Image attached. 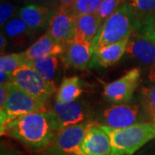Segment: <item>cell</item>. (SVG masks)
Instances as JSON below:
<instances>
[{
	"mask_svg": "<svg viewBox=\"0 0 155 155\" xmlns=\"http://www.w3.org/2000/svg\"><path fill=\"white\" fill-rule=\"evenodd\" d=\"M82 151L84 155H110V138L102 125L95 123L89 129L82 143Z\"/></svg>",
	"mask_w": 155,
	"mask_h": 155,
	"instance_id": "7c38bea8",
	"label": "cell"
},
{
	"mask_svg": "<svg viewBox=\"0 0 155 155\" xmlns=\"http://www.w3.org/2000/svg\"><path fill=\"white\" fill-rule=\"evenodd\" d=\"M126 53L144 66L153 67L155 64V43L140 35L130 38Z\"/></svg>",
	"mask_w": 155,
	"mask_h": 155,
	"instance_id": "9a60e30c",
	"label": "cell"
},
{
	"mask_svg": "<svg viewBox=\"0 0 155 155\" xmlns=\"http://www.w3.org/2000/svg\"><path fill=\"white\" fill-rule=\"evenodd\" d=\"M51 110L55 116L60 131L69 126L86 122L89 117L86 104L78 100L65 104L55 102Z\"/></svg>",
	"mask_w": 155,
	"mask_h": 155,
	"instance_id": "9c48e42d",
	"label": "cell"
},
{
	"mask_svg": "<svg viewBox=\"0 0 155 155\" xmlns=\"http://www.w3.org/2000/svg\"><path fill=\"white\" fill-rule=\"evenodd\" d=\"M126 3V0H103L98 11L97 16L104 22L111 15H113L119 8Z\"/></svg>",
	"mask_w": 155,
	"mask_h": 155,
	"instance_id": "d4e9b609",
	"label": "cell"
},
{
	"mask_svg": "<svg viewBox=\"0 0 155 155\" xmlns=\"http://www.w3.org/2000/svg\"><path fill=\"white\" fill-rule=\"evenodd\" d=\"M11 83L44 104L56 90L55 84L47 81L28 65L19 67L13 72Z\"/></svg>",
	"mask_w": 155,
	"mask_h": 155,
	"instance_id": "5b68a950",
	"label": "cell"
},
{
	"mask_svg": "<svg viewBox=\"0 0 155 155\" xmlns=\"http://www.w3.org/2000/svg\"><path fill=\"white\" fill-rule=\"evenodd\" d=\"M104 22L97 13L82 15L76 17L74 41L91 45L99 32Z\"/></svg>",
	"mask_w": 155,
	"mask_h": 155,
	"instance_id": "e0dca14e",
	"label": "cell"
},
{
	"mask_svg": "<svg viewBox=\"0 0 155 155\" xmlns=\"http://www.w3.org/2000/svg\"><path fill=\"white\" fill-rule=\"evenodd\" d=\"M16 8L11 3H1L0 5V25L3 28L4 25L8 22L12 17H14V15L16 13Z\"/></svg>",
	"mask_w": 155,
	"mask_h": 155,
	"instance_id": "484cf974",
	"label": "cell"
},
{
	"mask_svg": "<svg viewBox=\"0 0 155 155\" xmlns=\"http://www.w3.org/2000/svg\"><path fill=\"white\" fill-rule=\"evenodd\" d=\"M24 53H12L7 54H1L0 57V71L6 72L12 77L13 72L19 67L28 64Z\"/></svg>",
	"mask_w": 155,
	"mask_h": 155,
	"instance_id": "7402d4cb",
	"label": "cell"
},
{
	"mask_svg": "<svg viewBox=\"0 0 155 155\" xmlns=\"http://www.w3.org/2000/svg\"><path fill=\"white\" fill-rule=\"evenodd\" d=\"M64 51V45L57 42L49 34H44L23 51L28 61H33L49 55L61 56Z\"/></svg>",
	"mask_w": 155,
	"mask_h": 155,
	"instance_id": "5bb4252c",
	"label": "cell"
},
{
	"mask_svg": "<svg viewBox=\"0 0 155 155\" xmlns=\"http://www.w3.org/2000/svg\"><path fill=\"white\" fill-rule=\"evenodd\" d=\"M4 35L11 40L15 46H23L31 39V31L19 17H14L4 25Z\"/></svg>",
	"mask_w": 155,
	"mask_h": 155,
	"instance_id": "d6986e66",
	"label": "cell"
},
{
	"mask_svg": "<svg viewBox=\"0 0 155 155\" xmlns=\"http://www.w3.org/2000/svg\"><path fill=\"white\" fill-rule=\"evenodd\" d=\"M17 1H20V0H17Z\"/></svg>",
	"mask_w": 155,
	"mask_h": 155,
	"instance_id": "e575fe53",
	"label": "cell"
},
{
	"mask_svg": "<svg viewBox=\"0 0 155 155\" xmlns=\"http://www.w3.org/2000/svg\"><path fill=\"white\" fill-rule=\"evenodd\" d=\"M0 129L1 135L17 140L32 150L47 147L60 131L53 111L46 110L18 117Z\"/></svg>",
	"mask_w": 155,
	"mask_h": 155,
	"instance_id": "6da1fadb",
	"label": "cell"
},
{
	"mask_svg": "<svg viewBox=\"0 0 155 155\" xmlns=\"http://www.w3.org/2000/svg\"><path fill=\"white\" fill-rule=\"evenodd\" d=\"M140 36H142L143 38L147 39V40H149L151 41L154 42L155 43V30H153V31H150V32H147V33H145L143 35H140Z\"/></svg>",
	"mask_w": 155,
	"mask_h": 155,
	"instance_id": "1f68e13d",
	"label": "cell"
},
{
	"mask_svg": "<svg viewBox=\"0 0 155 155\" xmlns=\"http://www.w3.org/2000/svg\"><path fill=\"white\" fill-rule=\"evenodd\" d=\"M12 77L7 74L6 72L0 71V84H5L11 83Z\"/></svg>",
	"mask_w": 155,
	"mask_h": 155,
	"instance_id": "f1b7e54d",
	"label": "cell"
},
{
	"mask_svg": "<svg viewBox=\"0 0 155 155\" xmlns=\"http://www.w3.org/2000/svg\"><path fill=\"white\" fill-rule=\"evenodd\" d=\"M140 78L139 68H133L122 77L107 84L104 94L108 100L114 103H125L133 97L134 92L138 88Z\"/></svg>",
	"mask_w": 155,
	"mask_h": 155,
	"instance_id": "ba28073f",
	"label": "cell"
},
{
	"mask_svg": "<svg viewBox=\"0 0 155 155\" xmlns=\"http://www.w3.org/2000/svg\"><path fill=\"white\" fill-rule=\"evenodd\" d=\"M9 84L10 83L0 84V110H2L5 105L7 97H8Z\"/></svg>",
	"mask_w": 155,
	"mask_h": 155,
	"instance_id": "83f0119b",
	"label": "cell"
},
{
	"mask_svg": "<svg viewBox=\"0 0 155 155\" xmlns=\"http://www.w3.org/2000/svg\"><path fill=\"white\" fill-rule=\"evenodd\" d=\"M26 5L33 4L37 5H42L48 7L53 11H57L59 9L58 1L57 0H24Z\"/></svg>",
	"mask_w": 155,
	"mask_h": 155,
	"instance_id": "4316f807",
	"label": "cell"
},
{
	"mask_svg": "<svg viewBox=\"0 0 155 155\" xmlns=\"http://www.w3.org/2000/svg\"><path fill=\"white\" fill-rule=\"evenodd\" d=\"M45 104L43 102L24 92L13 83H10L5 105L0 110V127L18 117L45 110Z\"/></svg>",
	"mask_w": 155,
	"mask_h": 155,
	"instance_id": "277c9868",
	"label": "cell"
},
{
	"mask_svg": "<svg viewBox=\"0 0 155 155\" xmlns=\"http://www.w3.org/2000/svg\"><path fill=\"white\" fill-rule=\"evenodd\" d=\"M61 61L77 70H85L92 60L91 45L85 42L72 41L64 45V51L61 55Z\"/></svg>",
	"mask_w": 155,
	"mask_h": 155,
	"instance_id": "8fae6325",
	"label": "cell"
},
{
	"mask_svg": "<svg viewBox=\"0 0 155 155\" xmlns=\"http://www.w3.org/2000/svg\"><path fill=\"white\" fill-rule=\"evenodd\" d=\"M146 122L150 120L141 104H117L103 112L98 124L113 128H124Z\"/></svg>",
	"mask_w": 155,
	"mask_h": 155,
	"instance_id": "8992f818",
	"label": "cell"
},
{
	"mask_svg": "<svg viewBox=\"0 0 155 155\" xmlns=\"http://www.w3.org/2000/svg\"><path fill=\"white\" fill-rule=\"evenodd\" d=\"M149 80L152 83H155V64L151 67L149 72Z\"/></svg>",
	"mask_w": 155,
	"mask_h": 155,
	"instance_id": "836d02e7",
	"label": "cell"
},
{
	"mask_svg": "<svg viewBox=\"0 0 155 155\" xmlns=\"http://www.w3.org/2000/svg\"><path fill=\"white\" fill-rule=\"evenodd\" d=\"M129 40L130 38L125 39L122 41L107 45L97 50L92 55L91 66L109 67L116 64L126 53Z\"/></svg>",
	"mask_w": 155,
	"mask_h": 155,
	"instance_id": "2e32d148",
	"label": "cell"
},
{
	"mask_svg": "<svg viewBox=\"0 0 155 155\" xmlns=\"http://www.w3.org/2000/svg\"><path fill=\"white\" fill-rule=\"evenodd\" d=\"M57 1H58L59 8H61V7L67 8V7H69L73 5L75 2H77L78 0H57Z\"/></svg>",
	"mask_w": 155,
	"mask_h": 155,
	"instance_id": "f546056e",
	"label": "cell"
},
{
	"mask_svg": "<svg viewBox=\"0 0 155 155\" xmlns=\"http://www.w3.org/2000/svg\"><path fill=\"white\" fill-rule=\"evenodd\" d=\"M102 2L103 0H78L73 5L65 9L71 12L74 17H77L82 15L97 13Z\"/></svg>",
	"mask_w": 155,
	"mask_h": 155,
	"instance_id": "603a6c76",
	"label": "cell"
},
{
	"mask_svg": "<svg viewBox=\"0 0 155 155\" xmlns=\"http://www.w3.org/2000/svg\"><path fill=\"white\" fill-rule=\"evenodd\" d=\"M102 127L110 138V155H133L155 138V125L151 122H140L124 128L104 125Z\"/></svg>",
	"mask_w": 155,
	"mask_h": 155,
	"instance_id": "3957f363",
	"label": "cell"
},
{
	"mask_svg": "<svg viewBox=\"0 0 155 155\" xmlns=\"http://www.w3.org/2000/svg\"><path fill=\"white\" fill-rule=\"evenodd\" d=\"M7 42H8V39L6 38V36L4 35L3 32H1V35H0V49H1L2 53H3V51L5 50Z\"/></svg>",
	"mask_w": 155,
	"mask_h": 155,
	"instance_id": "4dcf8cb0",
	"label": "cell"
},
{
	"mask_svg": "<svg viewBox=\"0 0 155 155\" xmlns=\"http://www.w3.org/2000/svg\"><path fill=\"white\" fill-rule=\"evenodd\" d=\"M140 24L126 2L103 23L91 43L92 55L102 47L131 38L134 33L140 32Z\"/></svg>",
	"mask_w": 155,
	"mask_h": 155,
	"instance_id": "7a4b0ae2",
	"label": "cell"
},
{
	"mask_svg": "<svg viewBox=\"0 0 155 155\" xmlns=\"http://www.w3.org/2000/svg\"><path fill=\"white\" fill-rule=\"evenodd\" d=\"M96 122H84L65 127L55 136V144L60 152L66 155H84L82 143L89 129Z\"/></svg>",
	"mask_w": 155,
	"mask_h": 155,
	"instance_id": "52a82bcc",
	"label": "cell"
},
{
	"mask_svg": "<svg viewBox=\"0 0 155 155\" xmlns=\"http://www.w3.org/2000/svg\"><path fill=\"white\" fill-rule=\"evenodd\" d=\"M140 97L147 116L155 125V87H143L140 91Z\"/></svg>",
	"mask_w": 155,
	"mask_h": 155,
	"instance_id": "cb8c5ba5",
	"label": "cell"
},
{
	"mask_svg": "<svg viewBox=\"0 0 155 155\" xmlns=\"http://www.w3.org/2000/svg\"><path fill=\"white\" fill-rule=\"evenodd\" d=\"M140 24L139 34L151 29L155 23V0H126Z\"/></svg>",
	"mask_w": 155,
	"mask_h": 155,
	"instance_id": "ac0fdd59",
	"label": "cell"
},
{
	"mask_svg": "<svg viewBox=\"0 0 155 155\" xmlns=\"http://www.w3.org/2000/svg\"><path fill=\"white\" fill-rule=\"evenodd\" d=\"M76 17L65 8H59L48 22V33L57 42L67 44L74 41Z\"/></svg>",
	"mask_w": 155,
	"mask_h": 155,
	"instance_id": "30bf717a",
	"label": "cell"
},
{
	"mask_svg": "<svg viewBox=\"0 0 155 155\" xmlns=\"http://www.w3.org/2000/svg\"><path fill=\"white\" fill-rule=\"evenodd\" d=\"M53 11L48 7L29 4L22 7L18 12V17L22 19L28 28L35 32L45 27V25L50 22L54 16Z\"/></svg>",
	"mask_w": 155,
	"mask_h": 155,
	"instance_id": "4fadbf2b",
	"label": "cell"
},
{
	"mask_svg": "<svg viewBox=\"0 0 155 155\" xmlns=\"http://www.w3.org/2000/svg\"><path fill=\"white\" fill-rule=\"evenodd\" d=\"M83 92L80 79L78 77L63 78L56 94L57 103H70L78 98Z\"/></svg>",
	"mask_w": 155,
	"mask_h": 155,
	"instance_id": "44dd1931",
	"label": "cell"
},
{
	"mask_svg": "<svg viewBox=\"0 0 155 155\" xmlns=\"http://www.w3.org/2000/svg\"><path fill=\"white\" fill-rule=\"evenodd\" d=\"M26 65L32 67L47 81L55 84L54 79L57 77L60 67L59 56L49 55L40 58L35 61H29Z\"/></svg>",
	"mask_w": 155,
	"mask_h": 155,
	"instance_id": "ffe728a7",
	"label": "cell"
},
{
	"mask_svg": "<svg viewBox=\"0 0 155 155\" xmlns=\"http://www.w3.org/2000/svg\"><path fill=\"white\" fill-rule=\"evenodd\" d=\"M139 155H155V147H149L143 150Z\"/></svg>",
	"mask_w": 155,
	"mask_h": 155,
	"instance_id": "d6a6232c",
	"label": "cell"
}]
</instances>
